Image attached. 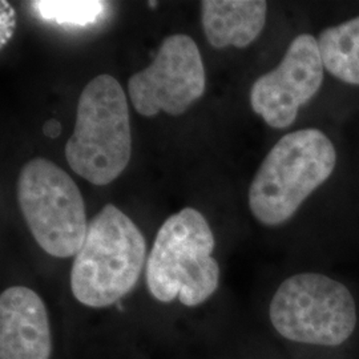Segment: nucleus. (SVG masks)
<instances>
[{
	"label": "nucleus",
	"mask_w": 359,
	"mask_h": 359,
	"mask_svg": "<svg viewBox=\"0 0 359 359\" xmlns=\"http://www.w3.org/2000/svg\"><path fill=\"white\" fill-rule=\"evenodd\" d=\"M130 154L126 92L111 75L93 77L79 97L75 129L65 145L67 163L80 177L105 187L126 170Z\"/></svg>",
	"instance_id": "nucleus-5"
},
{
	"label": "nucleus",
	"mask_w": 359,
	"mask_h": 359,
	"mask_svg": "<svg viewBox=\"0 0 359 359\" xmlns=\"http://www.w3.org/2000/svg\"><path fill=\"white\" fill-rule=\"evenodd\" d=\"M215 248V234L197 209L184 208L168 217L147 259L145 280L151 295L163 304L177 298L187 308L203 305L219 286Z\"/></svg>",
	"instance_id": "nucleus-3"
},
{
	"label": "nucleus",
	"mask_w": 359,
	"mask_h": 359,
	"mask_svg": "<svg viewBox=\"0 0 359 359\" xmlns=\"http://www.w3.org/2000/svg\"><path fill=\"white\" fill-rule=\"evenodd\" d=\"M326 79L317 36L298 34L280 63L252 84L250 107L270 128H290L302 108L321 93Z\"/></svg>",
	"instance_id": "nucleus-7"
},
{
	"label": "nucleus",
	"mask_w": 359,
	"mask_h": 359,
	"mask_svg": "<svg viewBox=\"0 0 359 359\" xmlns=\"http://www.w3.org/2000/svg\"><path fill=\"white\" fill-rule=\"evenodd\" d=\"M18 204L39 246L52 257H75L88 231L81 192L65 169L44 157L22 168L16 182Z\"/></svg>",
	"instance_id": "nucleus-6"
},
{
	"label": "nucleus",
	"mask_w": 359,
	"mask_h": 359,
	"mask_svg": "<svg viewBox=\"0 0 359 359\" xmlns=\"http://www.w3.org/2000/svg\"><path fill=\"white\" fill-rule=\"evenodd\" d=\"M317 41L327 77L359 90V13L323 27Z\"/></svg>",
	"instance_id": "nucleus-11"
},
{
	"label": "nucleus",
	"mask_w": 359,
	"mask_h": 359,
	"mask_svg": "<svg viewBox=\"0 0 359 359\" xmlns=\"http://www.w3.org/2000/svg\"><path fill=\"white\" fill-rule=\"evenodd\" d=\"M351 180L346 144L332 129H295L276 142L248 189L253 218L276 229L293 221L317 194L342 197Z\"/></svg>",
	"instance_id": "nucleus-1"
},
{
	"label": "nucleus",
	"mask_w": 359,
	"mask_h": 359,
	"mask_svg": "<svg viewBox=\"0 0 359 359\" xmlns=\"http://www.w3.org/2000/svg\"><path fill=\"white\" fill-rule=\"evenodd\" d=\"M51 325L41 297L27 286L0 295V359H50Z\"/></svg>",
	"instance_id": "nucleus-9"
},
{
	"label": "nucleus",
	"mask_w": 359,
	"mask_h": 359,
	"mask_svg": "<svg viewBox=\"0 0 359 359\" xmlns=\"http://www.w3.org/2000/svg\"><path fill=\"white\" fill-rule=\"evenodd\" d=\"M107 3L93 0H39L32 7L46 20L63 26L86 27L93 25L105 11Z\"/></svg>",
	"instance_id": "nucleus-12"
},
{
	"label": "nucleus",
	"mask_w": 359,
	"mask_h": 359,
	"mask_svg": "<svg viewBox=\"0 0 359 359\" xmlns=\"http://www.w3.org/2000/svg\"><path fill=\"white\" fill-rule=\"evenodd\" d=\"M0 10H1V18H0V40H1V47L13 36L15 27H16V20H15V11L13 7L10 6L8 1L1 0L0 1Z\"/></svg>",
	"instance_id": "nucleus-13"
},
{
	"label": "nucleus",
	"mask_w": 359,
	"mask_h": 359,
	"mask_svg": "<svg viewBox=\"0 0 359 359\" xmlns=\"http://www.w3.org/2000/svg\"><path fill=\"white\" fill-rule=\"evenodd\" d=\"M149 4H151V7H154V6H156V4H157V3H156V1H151V3H149Z\"/></svg>",
	"instance_id": "nucleus-15"
},
{
	"label": "nucleus",
	"mask_w": 359,
	"mask_h": 359,
	"mask_svg": "<svg viewBox=\"0 0 359 359\" xmlns=\"http://www.w3.org/2000/svg\"><path fill=\"white\" fill-rule=\"evenodd\" d=\"M203 27L215 48H248L266 26L269 4L264 0H204Z\"/></svg>",
	"instance_id": "nucleus-10"
},
{
	"label": "nucleus",
	"mask_w": 359,
	"mask_h": 359,
	"mask_svg": "<svg viewBox=\"0 0 359 359\" xmlns=\"http://www.w3.org/2000/svg\"><path fill=\"white\" fill-rule=\"evenodd\" d=\"M270 329L305 359H359V287L338 271L285 277L268 305Z\"/></svg>",
	"instance_id": "nucleus-2"
},
{
	"label": "nucleus",
	"mask_w": 359,
	"mask_h": 359,
	"mask_svg": "<svg viewBox=\"0 0 359 359\" xmlns=\"http://www.w3.org/2000/svg\"><path fill=\"white\" fill-rule=\"evenodd\" d=\"M147 243L130 218L112 204L90 219L71 268V290L92 309L112 306L136 286L147 264Z\"/></svg>",
	"instance_id": "nucleus-4"
},
{
	"label": "nucleus",
	"mask_w": 359,
	"mask_h": 359,
	"mask_svg": "<svg viewBox=\"0 0 359 359\" xmlns=\"http://www.w3.org/2000/svg\"><path fill=\"white\" fill-rule=\"evenodd\" d=\"M205 87V67L196 41L177 34L161 43L151 65L130 76L128 93L142 116H179L204 95Z\"/></svg>",
	"instance_id": "nucleus-8"
},
{
	"label": "nucleus",
	"mask_w": 359,
	"mask_h": 359,
	"mask_svg": "<svg viewBox=\"0 0 359 359\" xmlns=\"http://www.w3.org/2000/svg\"><path fill=\"white\" fill-rule=\"evenodd\" d=\"M43 133H44L47 137H50V139H56V137L62 133V124H60L57 120L51 118V120H48V121L44 124Z\"/></svg>",
	"instance_id": "nucleus-14"
}]
</instances>
